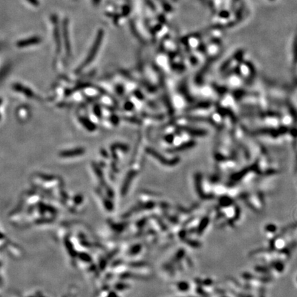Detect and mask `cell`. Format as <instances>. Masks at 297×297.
Masks as SVG:
<instances>
[{
    "mask_svg": "<svg viewBox=\"0 0 297 297\" xmlns=\"http://www.w3.org/2000/svg\"><path fill=\"white\" fill-rule=\"evenodd\" d=\"M39 42V39L37 37L30 38L28 40H23L17 43V46L19 47H26L30 45H34L35 43H37Z\"/></svg>",
    "mask_w": 297,
    "mask_h": 297,
    "instance_id": "cell-3",
    "label": "cell"
},
{
    "mask_svg": "<svg viewBox=\"0 0 297 297\" xmlns=\"http://www.w3.org/2000/svg\"><path fill=\"white\" fill-rule=\"evenodd\" d=\"M83 153V149H72V150L64 151L61 153V156L62 157H74V156L81 155Z\"/></svg>",
    "mask_w": 297,
    "mask_h": 297,
    "instance_id": "cell-2",
    "label": "cell"
},
{
    "mask_svg": "<svg viewBox=\"0 0 297 297\" xmlns=\"http://www.w3.org/2000/svg\"><path fill=\"white\" fill-rule=\"evenodd\" d=\"M102 37V32H101V31H100V32H99V34H98V36L97 37V39H96L95 43L94 44L93 47L91 49L90 54H89V55L88 56V57L86 58V59L85 60L84 63L82 64V66L81 67V68H85V67L87 66V65L90 64L91 63V62L92 61L93 59H94V58L96 54H97V51H98V49H99V46L100 45V43H101Z\"/></svg>",
    "mask_w": 297,
    "mask_h": 297,
    "instance_id": "cell-1",
    "label": "cell"
}]
</instances>
